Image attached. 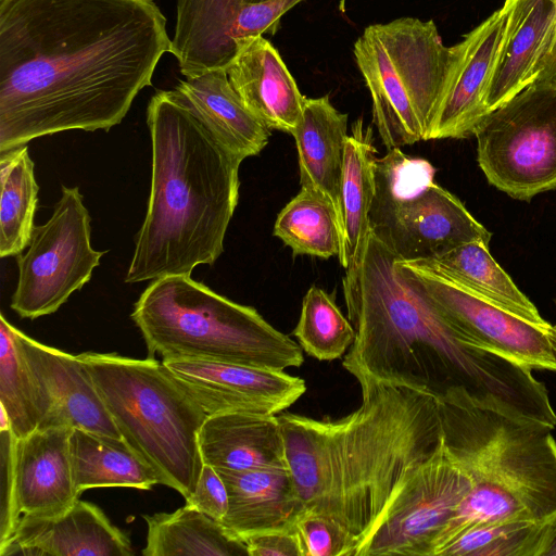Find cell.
I'll return each mask as SVG.
<instances>
[{
	"label": "cell",
	"mask_w": 556,
	"mask_h": 556,
	"mask_svg": "<svg viewBox=\"0 0 556 556\" xmlns=\"http://www.w3.org/2000/svg\"><path fill=\"white\" fill-rule=\"evenodd\" d=\"M170 43L152 0H0V153L118 125Z\"/></svg>",
	"instance_id": "6da1fadb"
},
{
	"label": "cell",
	"mask_w": 556,
	"mask_h": 556,
	"mask_svg": "<svg viewBox=\"0 0 556 556\" xmlns=\"http://www.w3.org/2000/svg\"><path fill=\"white\" fill-rule=\"evenodd\" d=\"M371 231L342 289L356 337L342 366L359 383L406 387L439 402L469 401L554 429L556 413L531 369L471 343L402 273Z\"/></svg>",
	"instance_id": "7a4b0ae2"
},
{
	"label": "cell",
	"mask_w": 556,
	"mask_h": 556,
	"mask_svg": "<svg viewBox=\"0 0 556 556\" xmlns=\"http://www.w3.org/2000/svg\"><path fill=\"white\" fill-rule=\"evenodd\" d=\"M362 396L356 410L334 420L278 416L305 508L338 521L358 545L442 441L439 401L432 395L372 384L362 388Z\"/></svg>",
	"instance_id": "3957f363"
},
{
	"label": "cell",
	"mask_w": 556,
	"mask_h": 556,
	"mask_svg": "<svg viewBox=\"0 0 556 556\" xmlns=\"http://www.w3.org/2000/svg\"><path fill=\"white\" fill-rule=\"evenodd\" d=\"M151 190L125 281L190 275L224 252L239 200L243 160L225 149L175 90L154 93L147 109Z\"/></svg>",
	"instance_id": "277c9868"
},
{
	"label": "cell",
	"mask_w": 556,
	"mask_h": 556,
	"mask_svg": "<svg viewBox=\"0 0 556 556\" xmlns=\"http://www.w3.org/2000/svg\"><path fill=\"white\" fill-rule=\"evenodd\" d=\"M439 410L444 447L471 486L433 556L473 525L544 521L556 511L553 429L468 401L439 402Z\"/></svg>",
	"instance_id": "5b68a950"
},
{
	"label": "cell",
	"mask_w": 556,
	"mask_h": 556,
	"mask_svg": "<svg viewBox=\"0 0 556 556\" xmlns=\"http://www.w3.org/2000/svg\"><path fill=\"white\" fill-rule=\"evenodd\" d=\"M148 357L197 358L283 371L300 367L303 350L252 306L236 303L191 278L154 279L130 315Z\"/></svg>",
	"instance_id": "8992f818"
},
{
	"label": "cell",
	"mask_w": 556,
	"mask_h": 556,
	"mask_svg": "<svg viewBox=\"0 0 556 556\" xmlns=\"http://www.w3.org/2000/svg\"><path fill=\"white\" fill-rule=\"evenodd\" d=\"M78 356L122 438L155 470L161 484L187 498L204 464L199 447L204 409L155 358Z\"/></svg>",
	"instance_id": "52a82bcc"
},
{
	"label": "cell",
	"mask_w": 556,
	"mask_h": 556,
	"mask_svg": "<svg viewBox=\"0 0 556 556\" xmlns=\"http://www.w3.org/2000/svg\"><path fill=\"white\" fill-rule=\"evenodd\" d=\"M354 56L387 149L425 140L445 80L450 47L432 20L400 17L367 26Z\"/></svg>",
	"instance_id": "ba28073f"
},
{
	"label": "cell",
	"mask_w": 556,
	"mask_h": 556,
	"mask_svg": "<svg viewBox=\"0 0 556 556\" xmlns=\"http://www.w3.org/2000/svg\"><path fill=\"white\" fill-rule=\"evenodd\" d=\"M435 168L392 148L378 157L370 231L400 260H428L491 232L460 200L434 181Z\"/></svg>",
	"instance_id": "9c48e42d"
},
{
	"label": "cell",
	"mask_w": 556,
	"mask_h": 556,
	"mask_svg": "<svg viewBox=\"0 0 556 556\" xmlns=\"http://www.w3.org/2000/svg\"><path fill=\"white\" fill-rule=\"evenodd\" d=\"M478 164L490 185L529 201L556 188V81L535 80L479 124Z\"/></svg>",
	"instance_id": "30bf717a"
},
{
	"label": "cell",
	"mask_w": 556,
	"mask_h": 556,
	"mask_svg": "<svg viewBox=\"0 0 556 556\" xmlns=\"http://www.w3.org/2000/svg\"><path fill=\"white\" fill-rule=\"evenodd\" d=\"M90 215L77 187L62 186L49 220L35 226L26 253L16 256L18 278L11 308L35 319L56 312L86 285L106 251L90 243Z\"/></svg>",
	"instance_id": "8fae6325"
},
{
	"label": "cell",
	"mask_w": 556,
	"mask_h": 556,
	"mask_svg": "<svg viewBox=\"0 0 556 556\" xmlns=\"http://www.w3.org/2000/svg\"><path fill=\"white\" fill-rule=\"evenodd\" d=\"M470 480L443 440L393 500L353 556H433L435 542L470 491Z\"/></svg>",
	"instance_id": "7c38bea8"
},
{
	"label": "cell",
	"mask_w": 556,
	"mask_h": 556,
	"mask_svg": "<svg viewBox=\"0 0 556 556\" xmlns=\"http://www.w3.org/2000/svg\"><path fill=\"white\" fill-rule=\"evenodd\" d=\"M404 276L475 345L556 372L553 325H539L422 266L397 258Z\"/></svg>",
	"instance_id": "4fadbf2b"
},
{
	"label": "cell",
	"mask_w": 556,
	"mask_h": 556,
	"mask_svg": "<svg viewBox=\"0 0 556 556\" xmlns=\"http://www.w3.org/2000/svg\"><path fill=\"white\" fill-rule=\"evenodd\" d=\"M304 0H177L176 27L169 52L180 73L193 77L230 64L238 41L275 34L280 20Z\"/></svg>",
	"instance_id": "5bb4252c"
},
{
	"label": "cell",
	"mask_w": 556,
	"mask_h": 556,
	"mask_svg": "<svg viewBox=\"0 0 556 556\" xmlns=\"http://www.w3.org/2000/svg\"><path fill=\"white\" fill-rule=\"evenodd\" d=\"M513 0L450 47L441 99L425 140L473 136L489 114L486 93L502 47Z\"/></svg>",
	"instance_id": "9a60e30c"
},
{
	"label": "cell",
	"mask_w": 556,
	"mask_h": 556,
	"mask_svg": "<svg viewBox=\"0 0 556 556\" xmlns=\"http://www.w3.org/2000/svg\"><path fill=\"white\" fill-rule=\"evenodd\" d=\"M169 375L210 415H276L306 391L305 381L280 370L197 358H163Z\"/></svg>",
	"instance_id": "2e32d148"
},
{
	"label": "cell",
	"mask_w": 556,
	"mask_h": 556,
	"mask_svg": "<svg viewBox=\"0 0 556 556\" xmlns=\"http://www.w3.org/2000/svg\"><path fill=\"white\" fill-rule=\"evenodd\" d=\"M16 337L35 384L38 428H80L123 439L78 355L42 344L18 329Z\"/></svg>",
	"instance_id": "e0dca14e"
},
{
	"label": "cell",
	"mask_w": 556,
	"mask_h": 556,
	"mask_svg": "<svg viewBox=\"0 0 556 556\" xmlns=\"http://www.w3.org/2000/svg\"><path fill=\"white\" fill-rule=\"evenodd\" d=\"M131 542L100 507L77 500L65 511L22 516L0 556H130Z\"/></svg>",
	"instance_id": "ac0fdd59"
},
{
	"label": "cell",
	"mask_w": 556,
	"mask_h": 556,
	"mask_svg": "<svg viewBox=\"0 0 556 556\" xmlns=\"http://www.w3.org/2000/svg\"><path fill=\"white\" fill-rule=\"evenodd\" d=\"M73 428H38L16 439L14 500L22 516L50 517L68 509L78 498L72 453Z\"/></svg>",
	"instance_id": "d6986e66"
},
{
	"label": "cell",
	"mask_w": 556,
	"mask_h": 556,
	"mask_svg": "<svg viewBox=\"0 0 556 556\" xmlns=\"http://www.w3.org/2000/svg\"><path fill=\"white\" fill-rule=\"evenodd\" d=\"M226 72L231 86L255 117L269 129L293 132L306 97L277 49L263 35L240 39Z\"/></svg>",
	"instance_id": "ffe728a7"
},
{
	"label": "cell",
	"mask_w": 556,
	"mask_h": 556,
	"mask_svg": "<svg viewBox=\"0 0 556 556\" xmlns=\"http://www.w3.org/2000/svg\"><path fill=\"white\" fill-rule=\"evenodd\" d=\"M216 470L228 492L222 523L231 534L244 542L260 533L294 531L306 508L288 468Z\"/></svg>",
	"instance_id": "44dd1931"
},
{
	"label": "cell",
	"mask_w": 556,
	"mask_h": 556,
	"mask_svg": "<svg viewBox=\"0 0 556 556\" xmlns=\"http://www.w3.org/2000/svg\"><path fill=\"white\" fill-rule=\"evenodd\" d=\"M204 464L218 470L288 468L276 415L232 412L207 416L199 433Z\"/></svg>",
	"instance_id": "7402d4cb"
},
{
	"label": "cell",
	"mask_w": 556,
	"mask_h": 556,
	"mask_svg": "<svg viewBox=\"0 0 556 556\" xmlns=\"http://www.w3.org/2000/svg\"><path fill=\"white\" fill-rule=\"evenodd\" d=\"M555 15L556 0H513L486 93L489 113L536 79Z\"/></svg>",
	"instance_id": "603a6c76"
},
{
	"label": "cell",
	"mask_w": 556,
	"mask_h": 556,
	"mask_svg": "<svg viewBox=\"0 0 556 556\" xmlns=\"http://www.w3.org/2000/svg\"><path fill=\"white\" fill-rule=\"evenodd\" d=\"M291 135L298 150L301 188L329 202L341 224L348 114L339 112L328 96L305 98L301 117Z\"/></svg>",
	"instance_id": "cb8c5ba5"
},
{
	"label": "cell",
	"mask_w": 556,
	"mask_h": 556,
	"mask_svg": "<svg viewBox=\"0 0 556 556\" xmlns=\"http://www.w3.org/2000/svg\"><path fill=\"white\" fill-rule=\"evenodd\" d=\"M229 152L244 160L268 143L270 129L244 105L224 68L180 80L174 89Z\"/></svg>",
	"instance_id": "d4e9b609"
},
{
	"label": "cell",
	"mask_w": 556,
	"mask_h": 556,
	"mask_svg": "<svg viewBox=\"0 0 556 556\" xmlns=\"http://www.w3.org/2000/svg\"><path fill=\"white\" fill-rule=\"evenodd\" d=\"M377 161L372 127L366 126L359 117L346 138L341 178L342 247L339 261L345 269L358 266L367 249Z\"/></svg>",
	"instance_id": "484cf974"
},
{
	"label": "cell",
	"mask_w": 556,
	"mask_h": 556,
	"mask_svg": "<svg viewBox=\"0 0 556 556\" xmlns=\"http://www.w3.org/2000/svg\"><path fill=\"white\" fill-rule=\"evenodd\" d=\"M71 453L80 494L94 488L150 490L161 484L155 470L124 439L75 428Z\"/></svg>",
	"instance_id": "4316f807"
},
{
	"label": "cell",
	"mask_w": 556,
	"mask_h": 556,
	"mask_svg": "<svg viewBox=\"0 0 556 556\" xmlns=\"http://www.w3.org/2000/svg\"><path fill=\"white\" fill-rule=\"evenodd\" d=\"M408 263L435 271L527 320L549 324L492 257L485 242H468L438 256Z\"/></svg>",
	"instance_id": "83f0119b"
},
{
	"label": "cell",
	"mask_w": 556,
	"mask_h": 556,
	"mask_svg": "<svg viewBox=\"0 0 556 556\" xmlns=\"http://www.w3.org/2000/svg\"><path fill=\"white\" fill-rule=\"evenodd\" d=\"M144 556H249L245 543L225 526L185 504L173 513L143 515Z\"/></svg>",
	"instance_id": "f1b7e54d"
},
{
	"label": "cell",
	"mask_w": 556,
	"mask_h": 556,
	"mask_svg": "<svg viewBox=\"0 0 556 556\" xmlns=\"http://www.w3.org/2000/svg\"><path fill=\"white\" fill-rule=\"evenodd\" d=\"M0 256H17L35 228L38 190L28 147L0 153Z\"/></svg>",
	"instance_id": "f546056e"
},
{
	"label": "cell",
	"mask_w": 556,
	"mask_h": 556,
	"mask_svg": "<svg viewBox=\"0 0 556 556\" xmlns=\"http://www.w3.org/2000/svg\"><path fill=\"white\" fill-rule=\"evenodd\" d=\"M274 235L291 248L293 255L330 258L341 253L342 230L329 202L302 189L279 212Z\"/></svg>",
	"instance_id": "4dcf8cb0"
},
{
	"label": "cell",
	"mask_w": 556,
	"mask_h": 556,
	"mask_svg": "<svg viewBox=\"0 0 556 556\" xmlns=\"http://www.w3.org/2000/svg\"><path fill=\"white\" fill-rule=\"evenodd\" d=\"M292 334L302 350L318 361L341 358L356 337L353 325L337 305L333 293H327L317 286H312L305 293Z\"/></svg>",
	"instance_id": "1f68e13d"
},
{
	"label": "cell",
	"mask_w": 556,
	"mask_h": 556,
	"mask_svg": "<svg viewBox=\"0 0 556 556\" xmlns=\"http://www.w3.org/2000/svg\"><path fill=\"white\" fill-rule=\"evenodd\" d=\"M16 330L0 314V406L5 410L17 439L38 428L36 390L20 348Z\"/></svg>",
	"instance_id": "d6a6232c"
},
{
	"label": "cell",
	"mask_w": 556,
	"mask_h": 556,
	"mask_svg": "<svg viewBox=\"0 0 556 556\" xmlns=\"http://www.w3.org/2000/svg\"><path fill=\"white\" fill-rule=\"evenodd\" d=\"M543 521H492L473 525L437 556H536Z\"/></svg>",
	"instance_id": "836d02e7"
},
{
	"label": "cell",
	"mask_w": 556,
	"mask_h": 556,
	"mask_svg": "<svg viewBox=\"0 0 556 556\" xmlns=\"http://www.w3.org/2000/svg\"><path fill=\"white\" fill-rule=\"evenodd\" d=\"M294 531L302 556H353L358 545L338 521L307 509L299 518Z\"/></svg>",
	"instance_id": "e575fe53"
},
{
	"label": "cell",
	"mask_w": 556,
	"mask_h": 556,
	"mask_svg": "<svg viewBox=\"0 0 556 556\" xmlns=\"http://www.w3.org/2000/svg\"><path fill=\"white\" fill-rule=\"evenodd\" d=\"M1 442V517L0 549L12 536L20 517L14 500V453L16 437L11 429L0 430Z\"/></svg>",
	"instance_id": "d590c367"
},
{
	"label": "cell",
	"mask_w": 556,
	"mask_h": 556,
	"mask_svg": "<svg viewBox=\"0 0 556 556\" xmlns=\"http://www.w3.org/2000/svg\"><path fill=\"white\" fill-rule=\"evenodd\" d=\"M186 504L222 522L228 510V492L218 471L203 464L194 491Z\"/></svg>",
	"instance_id": "8d00e7d4"
},
{
	"label": "cell",
	"mask_w": 556,
	"mask_h": 556,
	"mask_svg": "<svg viewBox=\"0 0 556 556\" xmlns=\"http://www.w3.org/2000/svg\"><path fill=\"white\" fill-rule=\"evenodd\" d=\"M249 556H302L295 531H273L244 540Z\"/></svg>",
	"instance_id": "74e56055"
},
{
	"label": "cell",
	"mask_w": 556,
	"mask_h": 556,
	"mask_svg": "<svg viewBox=\"0 0 556 556\" xmlns=\"http://www.w3.org/2000/svg\"><path fill=\"white\" fill-rule=\"evenodd\" d=\"M535 80L556 81V15Z\"/></svg>",
	"instance_id": "f35d334b"
},
{
	"label": "cell",
	"mask_w": 556,
	"mask_h": 556,
	"mask_svg": "<svg viewBox=\"0 0 556 556\" xmlns=\"http://www.w3.org/2000/svg\"><path fill=\"white\" fill-rule=\"evenodd\" d=\"M536 556H556V511L542 523Z\"/></svg>",
	"instance_id": "ab89813d"
},
{
	"label": "cell",
	"mask_w": 556,
	"mask_h": 556,
	"mask_svg": "<svg viewBox=\"0 0 556 556\" xmlns=\"http://www.w3.org/2000/svg\"><path fill=\"white\" fill-rule=\"evenodd\" d=\"M555 304H556V300H555ZM552 342H553V348H554V354H555V357H556V323H555V325H553Z\"/></svg>",
	"instance_id": "60d3db41"
},
{
	"label": "cell",
	"mask_w": 556,
	"mask_h": 556,
	"mask_svg": "<svg viewBox=\"0 0 556 556\" xmlns=\"http://www.w3.org/2000/svg\"><path fill=\"white\" fill-rule=\"evenodd\" d=\"M248 3H263V2H267V1H270V0H245Z\"/></svg>",
	"instance_id": "b9f144b4"
},
{
	"label": "cell",
	"mask_w": 556,
	"mask_h": 556,
	"mask_svg": "<svg viewBox=\"0 0 556 556\" xmlns=\"http://www.w3.org/2000/svg\"><path fill=\"white\" fill-rule=\"evenodd\" d=\"M344 1H345V0H341V3H340V10H341V11H344Z\"/></svg>",
	"instance_id": "7bdbcfd3"
}]
</instances>
